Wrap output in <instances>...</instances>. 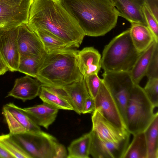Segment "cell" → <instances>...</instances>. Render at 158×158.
Masks as SVG:
<instances>
[{
	"label": "cell",
	"mask_w": 158,
	"mask_h": 158,
	"mask_svg": "<svg viewBox=\"0 0 158 158\" xmlns=\"http://www.w3.org/2000/svg\"><path fill=\"white\" fill-rule=\"evenodd\" d=\"M27 23L32 29L48 32L73 48L79 47L85 36L60 0H33Z\"/></svg>",
	"instance_id": "6da1fadb"
},
{
	"label": "cell",
	"mask_w": 158,
	"mask_h": 158,
	"mask_svg": "<svg viewBox=\"0 0 158 158\" xmlns=\"http://www.w3.org/2000/svg\"><path fill=\"white\" fill-rule=\"evenodd\" d=\"M60 0L85 35H104L116 25L119 16L111 0Z\"/></svg>",
	"instance_id": "7a4b0ae2"
},
{
	"label": "cell",
	"mask_w": 158,
	"mask_h": 158,
	"mask_svg": "<svg viewBox=\"0 0 158 158\" xmlns=\"http://www.w3.org/2000/svg\"><path fill=\"white\" fill-rule=\"evenodd\" d=\"M79 50L74 48L46 53L42 57L36 79L42 85L60 88L84 78L78 66Z\"/></svg>",
	"instance_id": "3957f363"
},
{
	"label": "cell",
	"mask_w": 158,
	"mask_h": 158,
	"mask_svg": "<svg viewBox=\"0 0 158 158\" xmlns=\"http://www.w3.org/2000/svg\"><path fill=\"white\" fill-rule=\"evenodd\" d=\"M140 53L133 44L129 28L105 46L101 57V68L106 72H130Z\"/></svg>",
	"instance_id": "277c9868"
},
{
	"label": "cell",
	"mask_w": 158,
	"mask_h": 158,
	"mask_svg": "<svg viewBox=\"0 0 158 158\" xmlns=\"http://www.w3.org/2000/svg\"><path fill=\"white\" fill-rule=\"evenodd\" d=\"M155 107L143 88L134 84L126 108L125 123L127 131L133 135L143 132L153 120Z\"/></svg>",
	"instance_id": "5b68a950"
},
{
	"label": "cell",
	"mask_w": 158,
	"mask_h": 158,
	"mask_svg": "<svg viewBox=\"0 0 158 158\" xmlns=\"http://www.w3.org/2000/svg\"><path fill=\"white\" fill-rule=\"evenodd\" d=\"M11 135L31 158L67 157L65 146L55 137L46 132L40 131Z\"/></svg>",
	"instance_id": "8992f818"
},
{
	"label": "cell",
	"mask_w": 158,
	"mask_h": 158,
	"mask_svg": "<svg viewBox=\"0 0 158 158\" xmlns=\"http://www.w3.org/2000/svg\"><path fill=\"white\" fill-rule=\"evenodd\" d=\"M33 0H0V37L9 31L28 23Z\"/></svg>",
	"instance_id": "52a82bcc"
},
{
	"label": "cell",
	"mask_w": 158,
	"mask_h": 158,
	"mask_svg": "<svg viewBox=\"0 0 158 158\" xmlns=\"http://www.w3.org/2000/svg\"><path fill=\"white\" fill-rule=\"evenodd\" d=\"M102 76L105 84L118 104L125 122L127 103L134 84L129 72H104Z\"/></svg>",
	"instance_id": "ba28073f"
},
{
	"label": "cell",
	"mask_w": 158,
	"mask_h": 158,
	"mask_svg": "<svg viewBox=\"0 0 158 158\" xmlns=\"http://www.w3.org/2000/svg\"><path fill=\"white\" fill-rule=\"evenodd\" d=\"M94 99L96 109L118 128L127 130L118 104L102 79L98 93Z\"/></svg>",
	"instance_id": "9c48e42d"
},
{
	"label": "cell",
	"mask_w": 158,
	"mask_h": 158,
	"mask_svg": "<svg viewBox=\"0 0 158 158\" xmlns=\"http://www.w3.org/2000/svg\"><path fill=\"white\" fill-rule=\"evenodd\" d=\"M2 110L10 134H24L41 131L39 126L22 108L13 103L5 105Z\"/></svg>",
	"instance_id": "30bf717a"
},
{
	"label": "cell",
	"mask_w": 158,
	"mask_h": 158,
	"mask_svg": "<svg viewBox=\"0 0 158 158\" xmlns=\"http://www.w3.org/2000/svg\"><path fill=\"white\" fill-rule=\"evenodd\" d=\"M91 119V131L102 141L118 142L130 136V133L127 130L120 129L115 126L97 109L93 112Z\"/></svg>",
	"instance_id": "8fae6325"
},
{
	"label": "cell",
	"mask_w": 158,
	"mask_h": 158,
	"mask_svg": "<svg viewBox=\"0 0 158 158\" xmlns=\"http://www.w3.org/2000/svg\"><path fill=\"white\" fill-rule=\"evenodd\" d=\"M17 42L20 56L43 57L46 53L39 37L27 23L18 27Z\"/></svg>",
	"instance_id": "7c38bea8"
},
{
	"label": "cell",
	"mask_w": 158,
	"mask_h": 158,
	"mask_svg": "<svg viewBox=\"0 0 158 158\" xmlns=\"http://www.w3.org/2000/svg\"><path fill=\"white\" fill-rule=\"evenodd\" d=\"M89 154L94 158H122L129 144L130 136L118 142L102 141L90 131Z\"/></svg>",
	"instance_id": "4fadbf2b"
},
{
	"label": "cell",
	"mask_w": 158,
	"mask_h": 158,
	"mask_svg": "<svg viewBox=\"0 0 158 158\" xmlns=\"http://www.w3.org/2000/svg\"><path fill=\"white\" fill-rule=\"evenodd\" d=\"M18 27L0 37V52L9 70L11 72L18 71L20 60L17 42Z\"/></svg>",
	"instance_id": "5bb4252c"
},
{
	"label": "cell",
	"mask_w": 158,
	"mask_h": 158,
	"mask_svg": "<svg viewBox=\"0 0 158 158\" xmlns=\"http://www.w3.org/2000/svg\"><path fill=\"white\" fill-rule=\"evenodd\" d=\"M117 7L118 16L131 23H135L148 27L144 13L145 0H111Z\"/></svg>",
	"instance_id": "9a60e30c"
},
{
	"label": "cell",
	"mask_w": 158,
	"mask_h": 158,
	"mask_svg": "<svg viewBox=\"0 0 158 158\" xmlns=\"http://www.w3.org/2000/svg\"><path fill=\"white\" fill-rule=\"evenodd\" d=\"M41 86L37 79L26 75L15 80L13 88L6 97H13L23 102L31 100L39 96Z\"/></svg>",
	"instance_id": "2e32d148"
},
{
	"label": "cell",
	"mask_w": 158,
	"mask_h": 158,
	"mask_svg": "<svg viewBox=\"0 0 158 158\" xmlns=\"http://www.w3.org/2000/svg\"><path fill=\"white\" fill-rule=\"evenodd\" d=\"M101 60L100 54L93 47L84 48L79 51L77 54L78 68L84 77L98 74L101 68Z\"/></svg>",
	"instance_id": "e0dca14e"
},
{
	"label": "cell",
	"mask_w": 158,
	"mask_h": 158,
	"mask_svg": "<svg viewBox=\"0 0 158 158\" xmlns=\"http://www.w3.org/2000/svg\"><path fill=\"white\" fill-rule=\"evenodd\" d=\"M22 109L37 125L46 129L55 121L59 110L44 102L40 105Z\"/></svg>",
	"instance_id": "ac0fdd59"
},
{
	"label": "cell",
	"mask_w": 158,
	"mask_h": 158,
	"mask_svg": "<svg viewBox=\"0 0 158 158\" xmlns=\"http://www.w3.org/2000/svg\"><path fill=\"white\" fill-rule=\"evenodd\" d=\"M68 99L73 108V110L79 114L86 99L90 96L83 78L62 87Z\"/></svg>",
	"instance_id": "d6986e66"
},
{
	"label": "cell",
	"mask_w": 158,
	"mask_h": 158,
	"mask_svg": "<svg viewBox=\"0 0 158 158\" xmlns=\"http://www.w3.org/2000/svg\"><path fill=\"white\" fill-rule=\"evenodd\" d=\"M39 96L44 102L59 110H73L62 87L52 88L42 85Z\"/></svg>",
	"instance_id": "ffe728a7"
},
{
	"label": "cell",
	"mask_w": 158,
	"mask_h": 158,
	"mask_svg": "<svg viewBox=\"0 0 158 158\" xmlns=\"http://www.w3.org/2000/svg\"><path fill=\"white\" fill-rule=\"evenodd\" d=\"M131 23L129 29L131 41L137 51L141 53L155 41L154 36L148 27L137 23Z\"/></svg>",
	"instance_id": "44dd1931"
},
{
	"label": "cell",
	"mask_w": 158,
	"mask_h": 158,
	"mask_svg": "<svg viewBox=\"0 0 158 158\" xmlns=\"http://www.w3.org/2000/svg\"><path fill=\"white\" fill-rule=\"evenodd\" d=\"M158 43L154 41L150 46L141 52L129 72L135 84H139L146 72L152 55Z\"/></svg>",
	"instance_id": "7402d4cb"
},
{
	"label": "cell",
	"mask_w": 158,
	"mask_h": 158,
	"mask_svg": "<svg viewBox=\"0 0 158 158\" xmlns=\"http://www.w3.org/2000/svg\"><path fill=\"white\" fill-rule=\"evenodd\" d=\"M146 139L148 158H158V112L144 131Z\"/></svg>",
	"instance_id": "603a6c76"
},
{
	"label": "cell",
	"mask_w": 158,
	"mask_h": 158,
	"mask_svg": "<svg viewBox=\"0 0 158 158\" xmlns=\"http://www.w3.org/2000/svg\"><path fill=\"white\" fill-rule=\"evenodd\" d=\"M133 135L122 158H148V150L144 131Z\"/></svg>",
	"instance_id": "cb8c5ba5"
},
{
	"label": "cell",
	"mask_w": 158,
	"mask_h": 158,
	"mask_svg": "<svg viewBox=\"0 0 158 158\" xmlns=\"http://www.w3.org/2000/svg\"><path fill=\"white\" fill-rule=\"evenodd\" d=\"M33 30L39 37L46 53L73 48L62 40L48 32L38 29Z\"/></svg>",
	"instance_id": "d4e9b609"
},
{
	"label": "cell",
	"mask_w": 158,
	"mask_h": 158,
	"mask_svg": "<svg viewBox=\"0 0 158 158\" xmlns=\"http://www.w3.org/2000/svg\"><path fill=\"white\" fill-rule=\"evenodd\" d=\"M91 140L90 132L73 141L68 148L67 158H89Z\"/></svg>",
	"instance_id": "484cf974"
},
{
	"label": "cell",
	"mask_w": 158,
	"mask_h": 158,
	"mask_svg": "<svg viewBox=\"0 0 158 158\" xmlns=\"http://www.w3.org/2000/svg\"><path fill=\"white\" fill-rule=\"evenodd\" d=\"M42 58L32 56H20L18 71L36 78Z\"/></svg>",
	"instance_id": "4316f807"
},
{
	"label": "cell",
	"mask_w": 158,
	"mask_h": 158,
	"mask_svg": "<svg viewBox=\"0 0 158 158\" xmlns=\"http://www.w3.org/2000/svg\"><path fill=\"white\" fill-rule=\"evenodd\" d=\"M0 145L14 158H31L13 139L10 133L0 135Z\"/></svg>",
	"instance_id": "83f0119b"
},
{
	"label": "cell",
	"mask_w": 158,
	"mask_h": 158,
	"mask_svg": "<svg viewBox=\"0 0 158 158\" xmlns=\"http://www.w3.org/2000/svg\"><path fill=\"white\" fill-rule=\"evenodd\" d=\"M146 95L155 107L158 106V78H151L143 88Z\"/></svg>",
	"instance_id": "f1b7e54d"
},
{
	"label": "cell",
	"mask_w": 158,
	"mask_h": 158,
	"mask_svg": "<svg viewBox=\"0 0 158 158\" xmlns=\"http://www.w3.org/2000/svg\"><path fill=\"white\" fill-rule=\"evenodd\" d=\"M85 85L89 96L94 99L99 90L102 79L98 74H94L84 77Z\"/></svg>",
	"instance_id": "f546056e"
},
{
	"label": "cell",
	"mask_w": 158,
	"mask_h": 158,
	"mask_svg": "<svg viewBox=\"0 0 158 158\" xmlns=\"http://www.w3.org/2000/svg\"><path fill=\"white\" fill-rule=\"evenodd\" d=\"M143 10L148 27L152 33L156 42L158 43V21L145 4Z\"/></svg>",
	"instance_id": "4dcf8cb0"
},
{
	"label": "cell",
	"mask_w": 158,
	"mask_h": 158,
	"mask_svg": "<svg viewBox=\"0 0 158 158\" xmlns=\"http://www.w3.org/2000/svg\"><path fill=\"white\" fill-rule=\"evenodd\" d=\"M145 76L148 79L158 78V44L156 47Z\"/></svg>",
	"instance_id": "1f68e13d"
},
{
	"label": "cell",
	"mask_w": 158,
	"mask_h": 158,
	"mask_svg": "<svg viewBox=\"0 0 158 158\" xmlns=\"http://www.w3.org/2000/svg\"><path fill=\"white\" fill-rule=\"evenodd\" d=\"M95 109V100L90 96L86 99L84 103L81 114H85L93 112Z\"/></svg>",
	"instance_id": "d6a6232c"
},
{
	"label": "cell",
	"mask_w": 158,
	"mask_h": 158,
	"mask_svg": "<svg viewBox=\"0 0 158 158\" xmlns=\"http://www.w3.org/2000/svg\"><path fill=\"white\" fill-rule=\"evenodd\" d=\"M145 5L158 21V0H145Z\"/></svg>",
	"instance_id": "836d02e7"
},
{
	"label": "cell",
	"mask_w": 158,
	"mask_h": 158,
	"mask_svg": "<svg viewBox=\"0 0 158 158\" xmlns=\"http://www.w3.org/2000/svg\"><path fill=\"white\" fill-rule=\"evenodd\" d=\"M9 69L0 52V75H3Z\"/></svg>",
	"instance_id": "e575fe53"
},
{
	"label": "cell",
	"mask_w": 158,
	"mask_h": 158,
	"mask_svg": "<svg viewBox=\"0 0 158 158\" xmlns=\"http://www.w3.org/2000/svg\"><path fill=\"white\" fill-rule=\"evenodd\" d=\"M0 158H13L14 157L0 145Z\"/></svg>",
	"instance_id": "d590c367"
}]
</instances>
